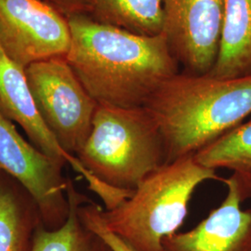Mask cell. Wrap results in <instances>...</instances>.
<instances>
[{
    "label": "cell",
    "instance_id": "cell-1",
    "mask_svg": "<svg viewBox=\"0 0 251 251\" xmlns=\"http://www.w3.org/2000/svg\"><path fill=\"white\" fill-rule=\"evenodd\" d=\"M71 46L65 59L100 105L144 107L165 81L179 74L165 37L144 36L96 22L67 17Z\"/></svg>",
    "mask_w": 251,
    "mask_h": 251
},
{
    "label": "cell",
    "instance_id": "cell-2",
    "mask_svg": "<svg viewBox=\"0 0 251 251\" xmlns=\"http://www.w3.org/2000/svg\"><path fill=\"white\" fill-rule=\"evenodd\" d=\"M161 133L166 164L194 156L251 115V75L177 74L144 106Z\"/></svg>",
    "mask_w": 251,
    "mask_h": 251
},
{
    "label": "cell",
    "instance_id": "cell-3",
    "mask_svg": "<svg viewBox=\"0 0 251 251\" xmlns=\"http://www.w3.org/2000/svg\"><path fill=\"white\" fill-rule=\"evenodd\" d=\"M223 179L194 156L180 158L149 174L114 208H102L101 217L108 229L133 251H163V241L183 225L198 186Z\"/></svg>",
    "mask_w": 251,
    "mask_h": 251
},
{
    "label": "cell",
    "instance_id": "cell-4",
    "mask_svg": "<svg viewBox=\"0 0 251 251\" xmlns=\"http://www.w3.org/2000/svg\"><path fill=\"white\" fill-rule=\"evenodd\" d=\"M75 157L108 186L133 191L166 164L161 133L144 107L100 105L90 135Z\"/></svg>",
    "mask_w": 251,
    "mask_h": 251
},
{
    "label": "cell",
    "instance_id": "cell-5",
    "mask_svg": "<svg viewBox=\"0 0 251 251\" xmlns=\"http://www.w3.org/2000/svg\"><path fill=\"white\" fill-rule=\"evenodd\" d=\"M25 71L39 115L63 150L75 156L90 135L98 103L65 57L32 63Z\"/></svg>",
    "mask_w": 251,
    "mask_h": 251
},
{
    "label": "cell",
    "instance_id": "cell-6",
    "mask_svg": "<svg viewBox=\"0 0 251 251\" xmlns=\"http://www.w3.org/2000/svg\"><path fill=\"white\" fill-rule=\"evenodd\" d=\"M59 163L19 133L15 125L0 114V172L26 191L37 207L42 225L57 229L69 214V179Z\"/></svg>",
    "mask_w": 251,
    "mask_h": 251
},
{
    "label": "cell",
    "instance_id": "cell-7",
    "mask_svg": "<svg viewBox=\"0 0 251 251\" xmlns=\"http://www.w3.org/2000/svg\"><path fill=\"white\" fill-rule=\"evenodd\" d=\"M67 18L42 0H0V49L21 67L65 57L71 46Z\"/></svg>",
    "mask_w": 251,
    "mask_h": 251
},
{
    "label": "cell",
    "instance_id": "cell-8",
    "mask_svg": "<svg viewBox=\"0 0 251 251\" xmlns=\"http://www.w3.org/2000/svg\"><path fill=\"white\" fill-rule=\"evenodd\" d=\"M225 0H163V29L173 57L186 74L204 75L216 63Z\"/></svg>",
    "mask_w": 251,
    "mask_h": 251
},
{
    "label": "cell",
    "instance_id": "cell-9",
    "mask_svg": "<svg viewBox=\"0 0 251 251\" xmlns=\"http://www.w3.org/2000/svg\"><path fill=\"white\" fill-rule=\"evenodd\" d=\"M0 114L18 124L38 150L63 166L69 164L86 179L89 188H95L99 184V180L86 171L75 155L63 150L39 115L27 84L25 68L12 62L1 49Z\"/></svg>",
    "mask_w": 251,
    "mask_h": 251
},
{
    "label": "cell",
    "instance_id": "cell-10",
    "mask_svg": "<svg viewBox=\"0 0 251 251\" xmlns=\"http://www.w3.org/2000/svg\"><path fill=\"white\" fill-rule=\"evenodd\" d=\"M227 195L196 227L174 233L163 241V251H251V207L244 200L233 177L223 179Z\"/></svg>",
    "mask_w": 251,
    "mask_h": 251
},
{
    "label": "cell",
    "instance_id": "cell-11",
    "mask_svg": "<svg viewBox=\"0 0 251 251\" xmlns=\"http://www.w3.org/2000/svg\"><path fill=\"white\" fill-rule=\"evenodd\" d=\"M207 75L218 79L251 75V0H225L219 53Z\"/></svg>",
    "mask_w": 251,
    "mask_h": 251
},
{
    "label": "cell",
    "instance_id": "cell-12",
    "mask_svg": "<svg viewBox=\"0 0 251 251\" xmlns=\"http://www.w3.org/2000/svg\"><path fill=\"white\" fill-rule=\"evenodd\" d=\"M9 179L0 172V251H30L42 222L26 191Z\"/></svg>",
    "mask_w": 251,
    "mask_h": 251
},
{
    "label": "cell",
    "instance_id": "cell-13",
    "mask_svg": "<svg viewBox=\"0 0 251 251\" xmlns=\"http://www.w3.org/2000/svg\"><path fill=\"white\" fill-rule=\"evenodd\" d=\"M211 170H228L236 180L243 200L251 198V119L243 122L194 155Z\"/></svg>",
    "mask_w": 251,
    "mask_h": 251
},
{
    "label": "cell",
    "instance_id": "cell-14",
    "mask_svg": "<svg viewBox=\"0 0 251 251\" xmlns=\"http://www.w3.org/2000/svg\"><path fill=\"white\" fill-rule=\"evenodd\" d=\"M90 16L98 23L139 36H159L163 0H96Z\"/></svg>",
    "mask_w": 251,
    "mask_h": 251
},
{
    "label": "cell",
    "instance_id": "cell-15",
    "mask_svg": "<svg viewBox=\"0 0 251 251\" xmlns=\"http://www.w3.org/2000/svg\"><path fill=\"white\" fill-rule=\"evenodd\" d=\"M67 196L69 214L57 229H48L42 224L36 227L30 251H91L95 235L81 222L78 208L87 198L80 195L69 179Z\"/></svg>",
    "mask_w": 251,
    "mask_h": 251
},
{
    "label": "cell",
    "instance_id": "cell-16",
    "mask_svg": "<svg viewBox=\"0 0 251 251\" xmlns=\"http://www.w3.org/2000/svg\"><path fill=\"white\" fill-rule=\"evenodd\" d=\"M102 207L86 200L78 208L81 222L86 228L104 243L112 251H134L117 234L110 231L101 217Z\"/></svg>",
    "mask_w": 251,
    "mask_h": 251
},
{
    "label": "cell",
    "instance_id": "cell-17",
    "mask_svg": "<svg viewBox=\"0 0 251 251\" xmlns=\"http://www.w3.org/2000/svg\"><path fill=\"white\" fill-rule=\"evenodd\" d=\"M66 18L77 14H91L96 0H42Z\"/></svg>",
    "mask_w": 251,
    "mask_h": 251
},
{
    "label": "cell",
    "instance_id": "cell-18",
    "mask_svg": "<svg viewBox=\"0 0 251 251\" xmlns=\"http://www.w3.org/2000/svg\"><path fill=\"white\" fill-rule=\"evenodd\" d=\"M91 251H112L107 246L102 242L100 238H98L96 235L94 237L93 244H92V248Z\"/></svg>",
    "mask_w": 251,
    "mask_h": 251
}]
</instances>
